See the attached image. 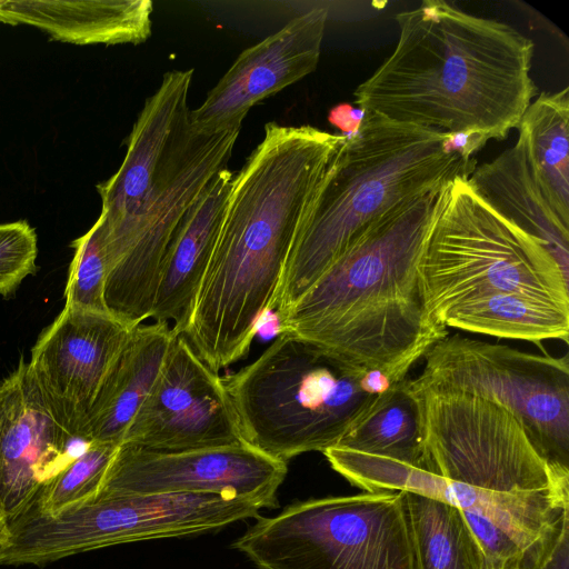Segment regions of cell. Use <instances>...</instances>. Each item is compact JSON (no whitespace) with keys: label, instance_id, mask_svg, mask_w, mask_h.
Here are the masks:
<instances>
[{"label":"cell","instance_id":"10","mask_svg":"<svg viewBox=\"0 0 569 569\" xmlns=\"http://www.w3.org/2000/svg\"><path fill=\"white\" fill-rule=\"evenodd\" d=\"M241 128L204 133L191 123L143 201L124 220L103 228L106 306L134 328L150 319L161 269L182 221L214 176L228 168Z\"/></svg>","mask_w":569,"mask_h":569},{"label":"cell","instance_id":"28","mask_svg":"<svg viewBox=\"0 0 569 569\" xmlns=\"http://www.w3.org/2000/svg\"><path fill=\"white\" fill-rule=\"evenodd\" d=\"M38 237L24 220L0 223V296L8 297L37 270Z\"/></svg>","mask_w":569,"mask_h":569},{"label":"cell","instance_id":"19","mask_svg":"<svg viewBox=\"0 0 569 569\" xmlns=\"http://www.w3.org/2000/svg\"><path fill=\"white\" fill-rule=\"evenodd\" d=\"M169 323L134 327L104 379L80 439L120 446L151 393L176 340Z\"/></svg>","mask_w":569,"mask_h":569},{"label":"cell","instance_id":"21","mask_svg":"<svg viewBox=\"0 0 569 569\" xmlns=\"http://www.w3.org/2000/svg\"><path fill=\"white\" fill-rule=\"evenodd\" d=\"M475 193L511 224L540 240L569 271V224L546 201L517 144L476 167L467 179Z\"/></svg>","mask_w":569,"mask_h":569},{"label":"cell","instance_id":"3","mask_svg":"<svg viewBox=\"0 0 569 569\" xmlns=\"http://www.w3.org/2000/svg\"><path fill=\"white\" fill-rule=\"evenodd\" d=\"M391 54L355 91V103L388 121L443 136L502 140L537 87L535 44L511 26L426 0L395 17Z\"/></svg>","mask_w":569,"mask_h":569},{"label":"cell","instance_id":"4","mask_svg":"<svg viewBox=\"0 0 569 569\" xmlns=\"http://www.w3.org/2000/svg\"><path fill=\"white\" fill-rule=\"evenodd\" d=\"M449 183L367 227L278 318L280 331L311 341L353 369L407 379L448 335L425 312L418 264Z\"/></svg>","mask_w":569,"mask_h":569},{"label":"cell","instance_id":"2","mask_svg":"<svg viewBox=\"0 0 569 569\" xmlns=\"http://www.w3.org/2000/svg\"><path fill=\"white\" fill-rule=\"evenodd\" d=\"M345 140L311 126H264L233 180L214 250L183 335L216 372L247 356L274 310L299 230Z\"/></svg>","mask_w":569,"mask_h":569},{"label":"cell","instance_id":"18","mask_svg":"<svg viewBox=\"0 0 569 569\" xmlns=\"http://www.w3.org/2000/svg\"><path fill=\"white\" fill-rule=\"evenodd\" d=\"M233 172H218L187 212L164 259L150 318L172 325L176 336L189 328L211 260L230 193Z\"/></svg>","mask_w":569,"mask_h":569},{"label":"cell","instance_id":"7","mask_svg":"<svg viewBox=\"0 0 569 569\" xmlns=\"http://www.w3.org/2000/svg\"><path fill=\"white\" fill-rule=\"evenodd\" d=\"M418 276L425 312L439 327L453 306L493 292L569 306L568 273L548 248L495 212L465 178L448 186Z\"/></svg>","mask_w":569,"mask_h":569},{"label":"cell","instance_id":"29","mask_svg":"<svg viewBox=\"0 0 569 569\" xmlns=\"http://www.w3.org/2000/svg\"><path fill=\"white\" fill-rule=\"evenodd\" d=\"M365 114V110L358 106L339 103L330 109L328 121L341 132V136L350 138L358 133Z\"/></svg>","mask_w":569,"mask_h":569},{"label":"cell","instance_id":"14","mask_svg":"<svg viewBox=\"0 0 569 569\" xmlns=\"http://www.w3.org/2000/svg\"><path fill=\"white\" fill-rule=\"evenodd\" d=\"M132 329L108 312L64 306L31 348L30 373L53 417L76 438Z\"/></svg>","mask_w":569,"mask_h":569},{"label":"cell","instance_id":"11","mask_svg":"<svg viewBox=\"0 0 569 569\" xmlns=\"http://www.w3.org/2000/svg\"><path fill=\"white\" fill-rule=\"evenodd\" d=\"M410 381L487 398L511 410L556 471L569 475V361L460 335L435 342Z\"/></svg>","mask_w":569,"mask_h":569},{"label":"cell","instance_id":"25","mask_svg":"<svg viewBox=\"0 0 569 569\" xmlns=\"http://www.w3.org/2000/svg\"><path fill=\"white\" fill-rule=\"evenodd\" d=\"M406 382L407 379L398 383L380 406L336 446L422 469L419 417Z\"/></svg>","mask_w":569,"mask_h":569},{"label":"cell","instance_id":"8","mask_svg":"<svg viewBox=\"0 0 569 569\" xmlns=\"http://www.w3.org/2000/svg\"><path fill=\"white\" fill-rule=\"evenodd\" d=\"M258 500L217 493L102 495L48 516L9 521L0 566H44L110 546L199 535L258 518Z\"/></svg>","mask_w":569,"mask_h":569},{"label":"cell","instance_id":"12","mask_svg":"<svg viewBox=\"0 0 569 569\" xmlns=\"http://www.w3.org/2000/svg\"><path fill=\"white\" fill-rule=\"evenodd\" d=\"M287 471L243 442L183 451L120 445L97 495L217 493L272 508Z\"/></svg>","mask_w":569,"mask_h":569},{"label":"cell","instance_id":"13","mask_svg":"<svg viewBox=\"0 0 569 569\" xmlns=\"http://www.w3.org/2000/svg\"><path fill=\"white\" fill-rule=\"evenodd\" d=\"M237 417L222 377L176 337L151 393L121 445L183 451L241 443Z\"/></svg>","mask_w":569,"mask_h":569},{"label":"cell","instance_id":"16","mask_svg":"<svg viewBox=\"0 0 569 569\" xmlns=\"http://www.w3.org/2000/svg\"><path fill=\"white\" fill-rule=\"evenodd\" d=\"M327 19L326 8H312L243 50L201 106L190 111L191 127L204 133L241 128L254 104L313 72Z\"/></svg>","mask_w":569,"mask_h":569},{"label":"cell","instance_id":"27","mask_svg":"<svg viewBox=\"0 0 569 569\" xmlns=\"http://www.w3.org/2000/svg\"><path fill=\"white\" fill-rule=\"evenodd\" d=\"M71 247L74 253L68 271L64 306L109 313L104 300L108 264L97 223L74 239Z\"/></svg>","mask_w":569,"mask_h":569},{"label":"cell","instance_id":"30","mask_svg":"<svg viewBox=\"0 0 569 569\" xmlns=\"http://www.w3.org/2000/svg\"><path fill=\"white\" fill-rule=\"evenodd\" d=\"M540 569H569V532L561 538Z\"/></svg>","mask_w":569,"mask_h":569},{"label":"cell","instance_id":"1","mask_svg":"<svg viewBox=\"0 0 569 569\" xmlns=\"http://www.w3.org/2000/svg\"><path fill=\"white\" fill-rule=\"evenodd\" d=\"M423 470L413 492L458 508L488 565H539L569 529V475L540 455L522 421L487 398L413 385Z\"/></svg>","mask_w":569,"mask_h":569},{"label":"cell","instance_id":"6","mask_svg":"<svg viewBox=\"0 0 569 569\" xmlns=\"http://www.w3.org/2000/svg\"><path fill=\"white\" fill-rule=\"evenodd\" d=\"M222 379L242 442L283 462L338 445L401 382L353 369L289 331Z\"/></svg>","mask_w":569,"mask_h":569},{"label":"cell","instance_id":"20","mask_svg":"<svg viewBox=\"0 0 569 569\" xmlns=\"http://www.w3.org/2000/svg\"><path fill=\"white\" fill-rule=\"evenodd\" d=\"M150 0H1L0 22L33 26L74 44H140L152 32Z\"/></svg>","mask_w":569,"mask_h":569},{"label":"cell","instance_id":"22","mask_svg":"<svg viewBox=\"0 0 569 569\" xmlns=\"http://www.w3.org/2000/svg\"><path fill=\"white\" fill-rule=\"evenodd\" d=\"M517 146L555 213L569 224V89L543 92L518 124Z\"/></svg>","mask_w":569,"mask_h":569},{"label":"cell","instance_id":"15","mask_svg":"<svg viewBox=\"0 0 569 569\" xmlns=\"http://www.w3.org/2000/svg\"><path fill=\"white\" fill-rule=\"evenodd\" d=\"M88 445L57 421L21 358L0 379V506L9 521Z\"/></svg>","mask_w":569,"mask_h":569},{"label":"cell","instance_id":"5","mask_svg":"<svg viewBox=\"0 0 569 569\" xmlns=\"http://www.w3.org/2000/svg\"><path fill=\"white\" fill-rule=\"evenodd\" d=\"M448 136L366 112L335 153L299 230L274 305L277 318L367 227L398 204L468 179L477 167L447 147Z\"/></svg>","mask_w":569,"mask_h":569},{"label":"cell","instance_id":"26","mask_svg":"<svg viewBox=\"0 0 569 569\" xmlns=\"http://www.w3.org/2000/svg\"><path fill=\"white\" fill-rule=\"evenodd\" d=\"M119 446L91 442L38 493L31 508L52 516L94 497Z\"/></svg>","mask_w":569,"mask_h":569},{"label":"cell","instance_id":"23","mask_svg":"<svg viewBox=\"0 0 569 569\" xmlns=\"http://www.w3.org/2000/svg\"><path fill=\"white\" fill-rule=\"evenodd\" d=\"M446 328L498 338L568 343L569 306L517 292H493L462 301L441 318Z\"/></svg>","mask_w":569,"mask_h":569},{"label":"cell","instance_id":"24","mask_svg":"<svg viewBox=\"0 0 569 569\" xmlns=\"http://www.w3.org/2000/svg\"><path fill=\"white\" fill-rule=\"evenodd\" d=\"M401 493L415 569H488L458 508L419 493Z\"/></svg>","mask_w":569,"mask_h":569},{"label":"cell","instance_id":"9","mask_svg":"<svg viewBox=\"0 0 569 569\" xmlns=\"http://www.w3.org/2000/svg\"><path fill=\"white\" fill-rule=\"evenodd\" d=\"M231 547L258 569H415L401 491L299 501Z\"/></svg>","mask_w":569,"mask_h":569},{"label":"cell","instance_id":"31","mask_svg":"<svg viewBox=\"0 0 569 569\" xmlns=\"http://www.w3.org/2000/svg\"><path fill=\"white\" fill-rule=\"evenodd\" d=\"M9 535V519L0 506V550L4 546Z\"/></svg>","mask_w":569,"mask_h":569},{"label":"cell","instance_id":"17","mask_svg":"<svg viewBox=\"0 0 569 569\" xmlns=\"http://www.w3.org/2000/svg\"><path fill=\"white\" fill-rule=\"evenodd\" d=\"M193 69L163 74L126 141L127 152L118 171L99 183L102 209L97 219L111 228L137 210L190 124L188 97Z\"/></svg>","mask_w":569,"mask_h":569}]
</instances>
